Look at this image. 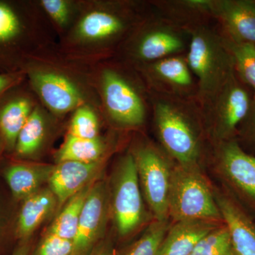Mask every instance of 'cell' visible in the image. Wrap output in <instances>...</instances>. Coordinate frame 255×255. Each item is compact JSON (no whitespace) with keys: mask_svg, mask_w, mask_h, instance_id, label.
Here are the masks:
<instances>
[{"mask_svg":"<svg viewBox=\"0 0 255 255\" xmlns=\"http://www.w3.org/2000/svg\"><path fill=\"white\" fill-rule=\"evenodd\" d=\"M187 62L199 80V92L204 101L214 100L236 73L226 39L205 28L191 33Z\"/></svg>","mask_w":255,"mask_h":255,"instance_id":"cell-1","label":"cell"},{"mask_svg":"<svg viewBox=\"0 0 255 255\" xmlns=\"http://www.w3.org/2000/svg\"><path fill=\"white\" fill-rule=\"evenodd\" d=\"M168 216L174 223L186 220L223 221L216 196L198 168L172 169Z\"/></svg>","mask_w":255,"mask_h":255,"instance_id":"cell-2","label":"cell"},{"mask_svg":"<svg viewBox=\"0 0 255 255\" xmlns=\"http://www.w3.org/2000/svg\"><path fill=\"white\" fill-rule=\"evenodd\" d=\"M155 122L159 140L178 165L198 168L200 141L184 111L173 103L159 101L155 105Z\"/></svg>","mask_w":255,"mask_h":255,"instance_id":"cell-3","label":"cell"},{"mask_svg":"<svg viewBox=\"0 0 255 255\" xmlns=\"http://www.w3.org/2000/svg\"><path fill=\"white\" fill-rule=\"evenodd\" d=\"M112 209L119 234L126 237L145 221V209L135 159L131 154L122 159L114 177Z\"/></svg>","mask_w":255,"mask_h":255,"instance_id":"cell-4","label":"cell"},{"mask_svg":"<svg viewBox=\"0 0 255 255\" xmlns=\"http://www.w3.org/2000/svg\"><path fill=\"white\" fill-rule=\"evenodd\" d=\"M133 155L140 189L155 220L168 219V198L172 169L152 146L139 147Z\"/></svg>","mask_w":255,"mask_h":255,"instance_id":"cell-5","label":"cell"},{"mask_svg":"<svg viewBox=\"0 0 255 255\" xmlns=\"http://www.w3.org/2000/svg\"><path fill=\"white\" fill-rule=\"evenodd\" d=\"M104 182L92 185L73 240L71 255H92L105 234L109 197Z\"/></svg>","mask_w":255,"mask_h":255,"instance_id":"cell-6","label":"cell"},{"mask_svg":"<svg viewBox=\"0 0 255 255\" xmlns=\"http://www.w3.org/2000/svg\"><path fill=\"white\" fill-rule=\"evenodd\" d=\"M102 90L106 107L116 122L137 127L145 120V107L140 96L122 76L106 70L102 75Z\"/></svg>","mask_w":255,"mask_h":255,"instance_id":"cell-7","label":"cell"},{"mask_svg":"<svg viewBox=\"0 0 255 255\" xmlns=\"http://www.w3.org/2000/svg\"><path fill=\"white\" fill-rule=\"evenodd\" d=\"M211 103L214 104L213 112L218 135L226 140L248 117L253 100L244 84L238 80L236 73Z\"/></svg>","mask_w":255,"mask_h":255,"instance_id":"cell-8","label":"cell"},{"mask_svg":"<svg viewBox=\"0 0 255 255\" xmlns=\"http://www.w3.org/2000/svg\"><path fill=\"white\" fill-rule=\"evenodd\" d=\"M207 11L222 23L228 39L255 46V1H208Z\"/></svg>","mask_w":255,"mask_h":255,"instance_id":"cell-9","label":"cell"},{"mask_svg":"<svg viewBox=\"0 0 255 255\" xmlns=\"http://www.w3.org/2000/svg\"><path fill=\"white\" fill-rule=\"evenodd\" d=\"M219 159L228 182L255 206V157L245 152L235 140H226L220 147Z\"/></svg>","mask_w":255,"mask_h":255,"instance_id":"cell-10","label":"cell"},{"mask_svg":"<svg viewBox=\"0 0 255 255\" xmlns=\"http://www.w3.org/2000/svg\"><path fill=\"white\" fill-rule=\"evenodd\" d=\"M103 164L102 159L90 163L74 161L57 163L48 183L58 206L61 207L70 198L95 183Z\"/></svg>","mask_w":255,"mask_h":255,"instance_id":"cell-11","label":"cell"},{"mask_svg":"<svg viewBox=\"0 0 255 255\" xmlns=\"http://www.w3.org/2000/svg\"><path fill=\"white\" fill-rule=\"evenodd\" d=\"M30 80L47 107L56 114L77 110L83 103L81 92L66 77L47 71H33Z\"/></svg>","mask_w":255,"mask_h":255,"instance_id":"cell-12","label":"cell"},{"mask_svg":"<svg viewBox=\"0 0 255 255\" xmlns=\"http://www.w3.org/2000/svg\"><path fill=\"white\" fill-rule=\"evenodd\" d=\"M223 222L229 232L235 255H255V223L228 196H216Z\"/></svg>","mask_w":255,"mask_h":255,"instance_id":"cell-13","label":"cell"},{"mask_svg":"<svg viewBox=\"0 0 255 255\" xmlns=\"http://www.w3.org/2000/svg\"><path fill=\"white\" fill-rule=\"evenodd\" d=\"M223 221L186 220L170 226L157 255H189L206 235Z\"/></svg>","mask_w":255,"mask_h":255,"instance_id":"cell-14","label":"cell"},{"mask_svg":"<svg viewBox=\"0 0 255 255\" xmlns=\"http://www.w3.org/2000/svg\"><path fill=\"white\" fill-rule=\"evenodd\" d=\"M58 201L49 188L41 189L23 200L18 214L16 235L28 241L33 232L54 211Z\"/></svg>","mask_w":255,"mask_h":255,"instance_id":"cell-15","label":"cell"},{"mask_svg":"<svg viewBox=\"0 0 255 255\" xmlns=\"http://www.w3.org/2000/svg\"><path fill=\"white\" fill-rule=\"evenodd\" d=\"M184 41L179 32L169 26H157L142 36L137 46V55L145 61L156 62L184 50Z\"/></svg>","mask_w":255,"mask_h":255,"instance_id":"cell-16","label":"cell"},{"mask_svg":"<svg viewBox=\"0 0 255 255\" xmlns=\"http://www.w3.org/2000/svg\"><path fill=\"white\" fill-rule=\"evenodd\" d=\"M54 167L48 164H12L5 170V179L14 198L23 201L48 182Z\"/></svg>","mask_w":255,"mask_h":255,"instance_id":"cell-17","label":"cell"},{"mask_svg":"<svg viewBox=\"0 0 255 255\" xmlns=\"http://www.w3.org/2000/svg\"><path fill=\"white\" fill-rule=\"evenodd\" d=\"M32 111L31 102L23 97L9 101L0 109V135L9 150L15 149L18 134Z\"/></svg>","mask_w":255,"mask_h":255,"instance_id":"cell-18","label":"cell"},{"mask_svg":"<svg viewBox=\"0 0 255 255\" xmlns=\"http://www.w3.org/2000/svg\"><path fill=\"white\" fill-rule=\"evenodd\" d=\"M151 75L161 85L182 91L191 88L192 75L187 62L182 57L170 56L154 62L150 68Z\"/></svg>","mask_w":255,"mask_h":255,"instance_id":"cell-19","label":"cell"},{"mask_svg":"<svg viewBox=\"0 0 255 255\" xmlns=\"http://www.w3.org/2000/svg\"><path fill=\"white\" fill-rule=\"evenodd\" d=\"M95 183L87 186L64 204L63 209L52 223L46 234L73 241L87 196Z\"/></svg>","mask_w":255,"mask_h":255,"instance_id":"cell-20","label":"cell"},{"mask_svg":"<svg viewBox=\"0 0 255 255\" xmlns=\"http://www.w3.org/2000/svg\"><path fill=\"white\" fill-rule=\"evenodd\" d=\"M105 150V143L99 137L84 139L68 135L55 158L57 163L65 161L90 163L102 159Z\"/></svg>","mask_w":255,"mask_h":255,"instance_id":"cell-21","label":"cell"},{"mask_svg":"<svg viewBox=\"0 0 255 255\" xmlns=\"http://www.w3.org/2000/svg\"><path fill=\"white\" fill-rule=\"evenodd\" d=\"M124 28L118 16L111 13L95 11L84 16L78 26L80 36L90 41H99L115 36Z\"/></svg>","mask_w":255,"mask_h":255,"instance_id":"cell-22","label":"cell"},{"mask_svg":"<svg viewBox=\"0 0 255 255\" xmlns=\"http://www.w3.org/2000/svg\"><path fill=\"white\" fill-rule=\"evenodd\" d=\"M46 122L39 110L32 111L27 122L18 134L15 150L21 157H28L36 153L44 140Z\"/></svg>","mask_w":255,"mask_h":255,"instance_id":"cell-23","label":"cell"},{"mask_svg":"<svg viewBox=\"0 0 255 255\" xmlns=\"http://www.w3.org/2000/svg\"><path fill=\"white\" fill-rule=\"evenodd\" d=\"M234 63L235 70L241 82L254 92L255 100V46L226 39Z\"/></svg>","mask_w":255,"mask_h":255,"instance_id":"cell-24","label":"cell"},{"mask_svg":"<svg viewBox=\"0 0 255 255\" xmlns=\"http://www.w3.org/2000/svg\"><path fill=\"white\" fill-rule=\"evenodd\" d=\"M169 227L168 219L155 220L147 227L141 237L120 255H157Z\"/></svg>","mask_w":255,"mask_h":255,"instance_id":"cell-25","label":"cell"},{"mask_svg":"<svg viewBox=\"0 0 255 255\" xmlns=\"http://www.w3.org/2000/svg\"><path fill=\"white\" fill-rule=\"evenodd\" d=\"M189 255H235L226 224L208 233Z\"/></svg>","mask_w":255,"mask_h":255,"instance_id":"cell-26","label":"cell"},{"mask_svg":"<svg viewBox=\"0 0 255 255\" xmlns=\"http://www.w3.org/2000/svg\"><path fill=\"white\" fill-rule=\"evenodd\" d=\"M99 124L97 116L87 107L77 109L70 127L69 135L84 139L98 138Z\"/></svg>","mask_w":255,"mask_h":255,"instance_id":"cell-27","label":"cell"},{"mask_svg":"<svg viewBox=\"0 0 255 255\" xmlns=\"http://www.w3.org/2000/svg\"><path fill=\"white\" fill-rule=\"evenodd\" d=\"M73 241L46 234L31 255H71Z\"/></svg>","mask_w":255,"mask_h":255,"instance_id":"cell-28","label":"cell"},{"mask_svg":"<svg viewBox=\"0 0 255 255\" xmlns=\"http://www.w3.org/2000/svg\"><path fill=\"white\" fill-rule=\"evenodd\" d=\"M20 31L18 18L11 8L0 2V43L11 41Z\"/></svg>","mask_w":255,"mask_h":255,"instance_id":"cell-29","label":"cell"},{"mask_svg":"<svg viewBox=\"0 0 255 255\" xmlns=\"http://www.w3.org/2000/svg\"><path fill=\"white\" fill-rule=\"evenodd\" d=\"M41 4L55 22L61 26L68 22L70 11L66 1L63 0H43Z\"/></svg>","mask_w":255,"mask_h":255,"instance_id":"cell-30","label":"cell"},{"mask_svg":"<svg viewBox=\"0 0 255 255\" xmlns=\"http://www.w3.org/2000/svg\"><path fill=\"white\" fill-rule=\"evenodd\" d=\"M19 80L20 76L16 74H0V97Z\"/></svg>","mask_w":255,"mask_h":255,"instance_id":"cell-31","label":"cell"},{"mask_svg":"<svg viewBox=\"0 0 255 255\" xmlns=\"http://www.w3.org/2000/svg\"><path fill=\"white\" fill-rule=\"evenodd\" d=\"M28 241H23L16 247L11 255H31L32 249L31 244Z\"/></svg>","mask_w":255,"mask_h":255,"instance_id":"cell-32","label":"cell"},{"mask_svg":"<svg viewBox=\"0 0 255 255\" xmlns=\"http://www.w3.org/2000/svg\"><path fill=\"white\" fill-rule=\"evenodd\" d=\"M92 255H114L113 250L110 244H107V243L102 244L101 243L97 247Z\"/></svg>","mask_w":255,"mask_h":255,"instance_id":"cell-33","label":"cell"},{"mask_svg":"<svg viewBox=\"0 0 255 255\" xmlns=\"http://www.w3.org/2000/svg\"><path fill=\"white\" fill-rule=\"evenodd\" d=\"M248 117L251 118L252 132H253V137H254L255 140V100L254 99H253V106H252L251 112H250Z\"/></svg>","mask_w":255,"mask_h":255,"instance_id":"cell-34","label":"cell"},{"mask_svg":"<svg viewBox=\"0 0 255 255\" xmlns=\"http://www.w3.org/2000/svg\"><path fill=\"white\" fill-rule=\"evenodd\" d=\"M4 146V141H3L2 137H1V135H0V154H1V151H2Z\"/></svg>","mask_w":255,"mask_h":255,"instance_id":"cell-35","label":"cell"}]
</instances>
